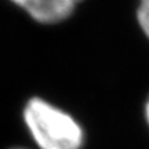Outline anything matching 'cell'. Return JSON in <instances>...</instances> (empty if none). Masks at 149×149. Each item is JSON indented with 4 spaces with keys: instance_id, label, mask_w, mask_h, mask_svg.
Returning <instances> with one entry per match:
<instances>
[{
    "instance_id": "obj_1",
    "label": "cell",
    "mask_w": 149,
    "mask_h": 149,
    "mask_svg": "<svg viewBox=\"0 0 149 149\" xmlns=\"http://www.w3.org/2000/svg\"><path fill=\"white\" fill-rule=\"evenodd\" d=\"M24 120L40 149H80L83 130L73 117L42 98L29 100Z\"/></svg>"
},
{
    "instance_id": "obj_2",
    "label": "cell",
    "mask_w": 149,
    "mask_h": 149,
    "mask_svg": "<svg viewBox=\"0 0 149 149\" xmlns=\"http://www.w3.org/2000/svg\"><path fill=\"white\" fill-rule=\"evenodd\" d=\"M40 24H57L66 19L81 0H11Z\"/></svg>"
},
{
    "instance_id": "obj_3",
    "label": "cell",
    "mask_w": 149,
    "mask_h": 149,
    "mask_svg": "<svg viewBox=\"0 0 149 149\" xmlns=\"http://www.w3.org/2000/svg\"><path fill=\"white\" fill-rule=\"evenodd\" d=\"M139 26L149 39V0H139L138 11H137Z\"/></svg>"
},
{
    "instance_id": "obj_4",
    "label": "cell",
    "mask_w": 149,
    "mask_h": 149,
    "mask_svg": "<svg viewBox=\"0 0 149 149\" xmlns=\"http://www.w3.org/2000/svg\"><path fill=\"white\" fill-rule=\"evenodd\" d=\"M146 119H148V122H149V101L146 104Z\"/></svg>"
},
{
    "instance_id": "obj_5",
    "label": "cell",
    "mask_w": 149,
    "mask_h": 149,
    "mask_svg": "<svg viewBox=\"0 0 149 149\" xmlns=\"http://www.w3.org/2000/svg\"><path fill=\"white\" fill-rule=\"evenodd\" d=\"M15 149H24V148H15Z\"/></svg>"
}]
</instances>
